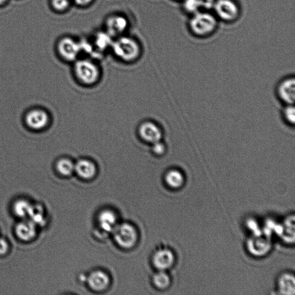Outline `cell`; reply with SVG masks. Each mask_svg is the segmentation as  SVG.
Masks as SVG:
<instances>
[{"mask_svg": "<svg viewBox=\"0 0 295 295\" xmlns=\"http://www.w3.org/2000/svg\"><path fill=\"white\" fill-rule=\"evenodd\" d=\"M32 204L25 199H19L13 205V211L19 218L29 217Z\"/></svg>", "mask_w": 295, "mask_h": 295, "instance_id": "22", "label": "cell"}, {"mask_svg": "<svg viewBox=\"0 0 295 295\" xmlns=\"http://www.w3.org/2000/svg\"><path fill=\"white\" fill-rule=\"evenodd\" d=\"M213 9L218 18L227 22L235 21L240 14L239 6L233 0H216Z\"/></svg>", "mask_w": 295, "mask_h": 295, "instance_id": "5", "label": "cell"}, {"mask_svg": "<svg viewBox=\"0 0 295 295\" xmlns=\"http://www.w3.org/2000/svg\"><path fill=\"white\" fill-rule=\"evenodd\" d=\"M216 0H199L202 11H208L213 9Z\"/></svg>", "mask_w": 295, "mask_h": 295, "instance_id": "29", "label": "cell"}, {"mask_svg": "<svg viewBox=\"0 0 295 295\" xmlns=\"http://www.w3.org/2000/svg\"><path fill=\"white\" fill-rule=\"evenodd\" d=\"M183 7L186 12L192 15L202 11L199 0H184Z\"/></svg>", "mask_w": 295, "mask_h": 295, "instance_id": "25", "label": "cell"}, {"mask_svg": "<svg viewBox=\"0 0 295 295\" xmlns=\"http://www.w3.org/2000/svg\"><path fill=\"white\" fill-rule=\"evenodd\" d=\"M98 222L100 228L106 232H113L118 225L117 216L110 210L101 212L98 216Z\"/></svg>", "mask_w": 295, "mask_h": 295, "instance_id": "16", "label": "cell"}, {"mask_svg": "<svg viewBox=\"0 0 295 295\" xmlns=\"http://www.w3.org/2000/svg\"><path fill=\"white\" fill-rule=\"evenodd\" d=\"M74 172L81 178L90 179L96 174L97 167L94 163L88 159H81L74 165Z\"/></svg>", "mask_w": 295, "mask_h": 295, "instance_id": "13", "label": "cell"}, {"mask_svg": "<svg viewBox=\"0 0 295 295\" xmlns=\"http://www.w3.org/2000/svg\"><path fill=\"white\" fill-rule=\"evenodd\" d=\"M74 71L77 79L84 84L89 86L94 84L99 79V67L90 60L77 61L74 64Z\"/></svg>", "mask_w": 295, "mask_h": 295, "instance_id": "3", "label": "cell"}, {"mask_svg": "<svg viewBox=\"0 0 295 295\" xmlns=\"http://www.w3.org/2000/svg\"><path fill=\"white\" fill-rule=\"evenodd\" d=\"M128 25V20L124 16H111L106 21L107 33L111 36H120L126 31Z\"/></svg>", "mask_w": 295, "mask_h": 295, "instance_id": "10", "label": "cell"}, {"mask_svg": "<svg viewBox=\"0 0 295 295\" xmlns=\"http://www.w3.org/2000/svg\"><path fill=\"white\" fill-rule=\"evenodd\" d=\"M286 222L285 225L283 226L282 235L287 234L286 235V240L290 242H294L295 239L294 216L288 218Z\"/></svg>", "mask_w": 295, "mask_h": 295, "instance_id": "24", "label": "cell"}, {"mask_svg": "<svg viewBox=\"0 0 295 295\" xmlns=\"http://www.w3.org/2000/svg\"><path fill=\"white\" fill-rule=\"evenodd\" d=\"M261 236H254V238L250 239L247 243V247L253 255L263 256L268 252L270 249V242L269 240L261 238Z\"/></svg>", "mask_w": 295, "mask_h": 295, "instance_id": "14", "label": "cell"}, {"mask_svg": "<svg viewBox=\"0 0 295 295\" xmlns=\"http://www.w3.org/2000/svg\"><path fill=\"white\" fill-rule=\"evenodd\" d=\"M281 118L288 127L294 128L295 125V108L294 104L284 105L281 110Z\"/></svg>", "mask_w": 295, "mask_h": 295, "instance_id": "21", "label": "cell"}, {"mask_svg": "<svg viewBox=\"0 0 295 295\" xmlns=\"http://www.w3.org/2000/svg\"><path fill=\"white\" fill-rule=\"evenodd\" d=\"M175 261L174 253L167 249L157 251L153 257L154 266L159 270H165L171 267Z\"/></svg>", "mask_w": 295, "mask_h": 295, "instance_id": "11", "label": "cell"}, {"mask_svg": "<svg viewBox=\"0 0 295 295\" xmlns=\"http://www.w3.org/2000/svg\"><path fill=\"white\" fill-rule=\"evenodd\" d=\"M277 99L284 105L294 104L295 100V78L289 76L281 80L276 87Z\"/></svg>", "mask_w": 295, "mask_h": 295, "instance_id": "6", "label": "cell"}, {"mask_svg": "<svg viewBox=\"0 0 295 295\" xmlns=\"http://www.w3.org/2000/svg\"><path fill=\"white\" fill-rule=\"evenodd\" d=\"M153 282L159 289H165L170 284V278L164 270H160L154 276Z\"/></svg>", "mask_w": 295, "mask_h": 295, "instance_id": "23", "label": "cell"}, {"mask_svg": "<svg viewBox=\"0 0 295 295\" xmlns=\"http://www.w3.org/2000/svg\"><path fill=\"white\" fill-rule=\"evenodd\" d=\"M9 250L8 243L4 239L0 238V255H4Z\"/></svg>", "mask_w": 295, "mask_h": 295, "instance_id": "30", "label": "cell"}, {"mask_svg": "<svg viewBox=\"0 0 295 295\" xmlns=\"http://www.w3.org/2000/svg\"><path fill=\"white\" fill-rule=\"evenodd\" d=\"M50 116L47 112L42 108H35L26 113L25 122L30 130L36 131L45 130L50 123Z\"/></svg>", "mask_w": 295, "mask_h": 295, "instance_id": "7", "label": "cell"}, {"mask_svg": "<svg viewBox=\"0 0 295 295\" xmlns=\"http://www.w3.org/2000/svg\"><path fill=\"white\" fill-rule=\"evenodd\" d=\"M53 8L58 12H63L69 7L70 0H52Z\"/></svg>", "mask_w": 295, "mask_h": 295, "instance_id": "26", "label": "cell"}, {"mask_svg": "<svg viewBox=\"0 0 295 295\" xmlns=\"http://www.w3.org/2000/svg\"><path fill=\"white\" fill-rule=\"evenodd\" d=\"M113 232L115 242L123 248H131L137 242V230L131 224L125 223L118 225Z\"/></svg>", "mask_w": 295, "mask_h": 295, "instance_id": "4", "label": "cell"}, {"mask_svg": "<svg viewBox=\"0 0 295 295\" xmlns=\"http://www.w3.org/2000/svg\"><path fill=\"white\" fill-rule=\"evenodd\" d=\"M165 180L166 184L169 187L173 189H178L184 185L185 177L183 173L179 169H171L166 173Z\"/></svg>", "mask_w": 295, "mask_h": 295, "instance_id": "18", "label": "cell"}, {"mask_svg": "<svg viewBox=\"0 0 295 295\" xmlns=\"http://www.w3.org/2000/svg\"><path fill=\"white\" fill-rule=\"evenodd\" d=\"M81 49L80 44L69 37H65L61 39L57 45L60 56L67 62L76 60Z\"/></svg>", "mask_w": 295, "mask_h": 295, "instance_id": "8", "label": "cell"}, {"mask_svg": "<svg viewBox=\"0 0 295 295\" xmlns=\"http://www.w3.org/2000/svg\"><path fill=\"white\" fill-rule=\"evenodd\" d=\"M29 218L36 226L44 225L45 223V216L42 206L39 204H32Z\"/></svg>", "mask_w": 295, "mask_h": 295, "instance_id": "19", "label": "cell"}, {"mask_svg": "<svg viewBox=\"0 0 295 295\" xmlns=\"http://www.w3.org/2000/svg\"><path fill=\"white\" fill-rule=\"evenodd\" d=\"M8 0H0V5L4 4Z\"/></svg>", "mask_w": 295, "mask_h": 295, "instance_id": "32", "label": "cell"}, {"mask_svg": "<svg viewBox=\"0 0 295 295\" xmlns=\"http://www.w3.org/2000/svg\"><path fill=\"white\" fill-rule=\"evenodd\" d=\"M75 164L67 158H62L56 163V169L61 175L69 176L74 172Z\"/></svg>", "mask_w": 295, "mask_h": 295, "instance_id": "20", "label": "cell"}, {"mask_svg": "<svg viewBox=\"0 0 295 295\" xmlns=\"http://www.w3.org/2000/svg\"><path fill=\"white\" fill-rule=\"evenodd\" d=\"M18 238L24 241H29L36 236V226L31 220L20 222L15 227Z\"/></svg>", "mask_w": 295, "mask_h": 295, "instance_id": "15", "label": "cell"}, {"mask_svg": "<svg viewBox=\"0 0 295 295\" xmlns=\"http://www.w3.org/2000/svg\"><path fill=\"white\" fill-rule=\"evenodd\" d=\"M138 134L142 140L152 144L161 141L163 137L161 128L150 121L144 122L140 125Z\"/></svg>", "mask_w": 295, "mask_h": 295, "instance_id": "9", "label": "cell"}, {"mask_svg": "<svg viewBox=\"0 0 295 295\" xmlns=\"http://www.w3.org/2000/svg\"><path fill=\"white\" fill-rule=\"evenodd\" d=\"M278 288L281 294L294 295L295 292L294 276L289 273L282 274L278 281Z\"/></svg>", "mask_w": 295, "mask_h": 295, "instance_id": "17", "label": "cell"}, {"mask_svg": "<svg viewBox=\"0 0 295 295\" xmlns=\"http://www.w3.org/2000/svg\"><path fill=\"white\" fill-rule=\"evenodd\" d=\"M115 56L126 62H131L140 56V46L136 40L131 37L120 36L112 43Z\"/></svg>", "mask_w": 295, "mask_h": 295, "instance_id": "2", "label": "cell"}, {"mask_svg": "<svg viewBox=\"0 0 295 295\" xmlns=\"http://www.w3.org/2000/svg\"><path fill=\"white\" fill-rule=\"evenodd\" d=\"M111 37V36L108 34V33L107 35L100 33V35H98L96 40L97 45L100 49L106 48V47L110 45Z\"/></svg>", "mask_w": 295, "mask_h": 295, "instance_id": "27", "label": "cell"}, {"mask_svg": "<svg viewBox=\"0 0 295 295\" xmlns=\"http://www.w3.org/2000/svg\"><path fill=\"white\" fill-rule=\"evenodd\" d=\"M190 29L195 35L204 37L211 35L218 27L215 16L205 11H200L192 15L189 22Z\"/></svg>", "mask_w": 295, "mask_h": 295, "instance_id": "1", "label": "cell"}, {"mask_svg": "<svg viewBox=\"0 0 295 295\" xmlns=\"http://www.w3.org/2000/svg\"><path fill=\"white\" fill-rule=\"evenodd\" d=\"M94 0H73L75 4L80 6H86L91 4Z\"/></svg>", "mask_w": 295, "mask_h": 295, "instance_id": "31", "label": "cell"}, {"mask_svg": "<svg viewBox=\"0 0 295 295\" xmlns=\"http://www.w3.org/2000/svg\"><path fill=\"white\" fill-rule=\"evenodd\" d=\"M152 150L155 155L158 156L164 155L166 151L165 145L161 141L155 142L152 144Z\"/></svg>", "mask_w": 295, "mask_h": 295, "instance_id": "28", "label": "cell"}, {"mask_svg": "<svg viewBox=\"0 0 295 295\" xmlns=\"http://www.w3.org/2000/svg\"><path fill=\"white\" fill-rule=\"evenodd\" d=\"M88 286L95 291L106 290L110 284V278L106 273L101 270L94 271L88 276Z\"/></svg>", "mask_w": 295, "mask_h": 295, "instance_id": "12", "label": "cell"}]
</instances>
